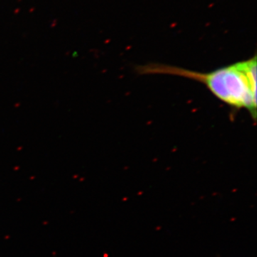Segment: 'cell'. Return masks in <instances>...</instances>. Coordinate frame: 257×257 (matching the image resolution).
I'll list each match as a JSON object with an SVG mask.
<instances>
[{"label":"cell","mask_w":257,"mask_h":257,"mask_svg":"<svg viewBox=\"0 0 257 257\" xmlns=\"http://www.w3.org/2000/svg\"><path fill=\"white\" fill-rule=\"evenodd\" d=\"M138 71L142 74L180 76L203 83L223 102L235 109H247L253 120L256 119V55L208 73L158 64L141 66Z\"/></svg>","instance_id":"cell-1"}]
</instances>
